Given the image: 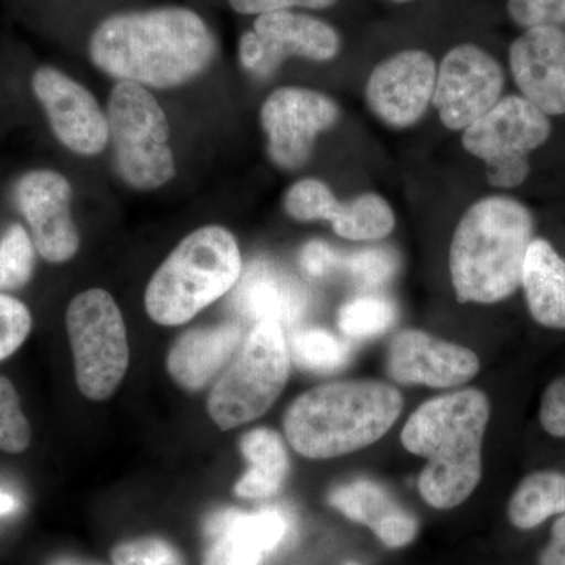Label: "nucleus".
Listing matches in <instances>:
<instances>
[{"label": "nucleus", "mask_w": 565, "mask_h": 565, "mask_svg": "<svg viewBox=\"0 0 565 565\" xmlns=\"http://www.w3.org/2000/svg\"><path fill=\"white\" fill-rule=\"evenodd\" d=\"M539 419L545 433L565 438V375L546 386L541 401Z\"/></svg>", "instance_id": "72a5a7b5"}, {"label": "nucleus", "mask_w": 565, "mask_h": 565, "mask_svg": "<svg viewBox=\"0 0 565 565\" xmlns=\"http://www.w3.org/2000/svg\"><path fill=\"white\" fill-rule=\"evenodd\" d=\"M241 451L250 467L234 489L237 497L262 500L277 493L289 468L280 435L269 429L252 430L241 440Z\"/></svg>", "instance_id": "b1692460"}, {"label": "nucleus", "mask_w": 565, "mask_h": 565, "mask_svg": "<svg viewBox=\"0 0 565 565\" xmlns=\"http://www.w3.org/2000/svg\"><path fill=\"white\" fill-rule=\"evenodd\" d=\"M285 211L297 222L327 221L348 241L384 239L393 233L396 217L377 193H363L348 203L338 202L326 182L305 178L294 182L285 195Z\"/></svg>", "instance_id": "4468645a"}, {"label": "nucleus", "mask_w": 565, "mask_h": 565, "mask_svg": "<svg viewBox=\"0 0 565 565\" xmlns=\"http://www.w3.org/2000/svg\"><path fill=\"white\" fill-rule=\"evenodd\" d=\"M557 514H565V475L557 471L526 476L509 501V520L519 530H533Z\"/></svg>", "instance_id": "393cba45"}, {"label": "nucleus", "mask_w": 565, "mask_h": 565, "mask_svg": "<svg viewBox=\"0 0 565 565\" xmlns=\"http://www.w3.org/2000/svg\"><path fill=\"white\" fill-rule=\"evenodd\" d=\"M340 107L330 96L310 88L282 87L262 107L267 154L281 170L302 169L313 154L319 134L340 120Z\"/></svg>", "instance_id": "9d476101"}, {"label": "nucleus", "mask_w": 565, "mask_h": 565, "mask_svg": "<svg viewBox=\"0 0 565 565\" xmlns=\"http://www.w3.org/2000/svg\"><path fill=\"white\" fill-rule=\"evenodd\" d=\"M114 565H184V561L169 542L143 537L125 542L111 553Z\"/></svg>", "instance_id": "7c9ffc66"}, {"label": "nucleus", "mask_w": 565, "mask_h": 565, "mask_svg": "<svg viewBox=\"0 0 565 565\" xmlns=\"http://www.w3.org/2000/svg\"><path fill=\"white\" fill-rule=\"evenodd\" d=\"M403 396L384 382L318 386L294 401L285 415L289 444L308 459H333L375 444L399 418Z\"/></svg>", "instance_id": "20e7f679"}, {"label": "nucleus", "mask_w": 565, "mask_h": 565, "mask_svg": "<svg viewBox=\"0 0 565 565\" xmlns=\"http://www.w3.org/2000/svg\"><path fill=\"white\" fill-rule=\"evenodd\" d=\"M508 13L523 29L565 24V0H508Z\"/></svg>", "instance_id": "473e14b6"}, {"label": "nucleus", "mask_w": 565, "mask_h": 565, "mask_svg": "<svg viewBox=\"0 0 565 565\" xmlns=\"http://www.w3.org/2000/svg\"><path fill=\"white\" fill-rule=\"evenodd\" d=\"M32 330L29 308L14 297L0 294V362L13 355Z\"/></svg>", "instance_id": "2f4dec72"}, {"label": "nucleus", "mask_w": 565, "mask_h": 565, "mask_svg": "<svg viewBox=\"0 0 565 565\" xmlns=\"http://www.w3.org/2000/svg\"><path fill=\"white\" fill-rule=\"evenodd\" d=\"M18 500L14 494L9 492H2L0 490V516H6L11 514V512L17 511Z\"/></svg>", "instance_id": "4c0bfd02"}, {"label": "nucleus", "mask_w": 565, "mask_h": 565, "mask_svg": "<svg viewBox=\"0 0 565 565\" xmlns=\"http://www.w3.org/2000/svg\"><path fill=\"white\" fill-rule=\"evenodd\" d=\"M490 419L484 393L470 388L424 403L405 423L401 440L423 457V500L435 509H452L475 492L482 476V441Z\"/></svg>", "instance_id": "f03ea898"}, {"label": "nucleus", "mask_w": 565, "mask_h": 565, "mask_svg": "<svg viewBox=\"0 0 565 565\" xmlns=\"http://www.w3.org/2000/svg\"><path fill=\"white\" fill-rule=\"evenodd\" d=\"M392 2H394V3H408V2H414V0H392Z\"/></svg>", "instance_id": "ea45409f"}, {"label": "nucleus", "mask_w": 565, "mask_h": 565, "mask_svg": "<svg viewBox=\"0 0 565 565\" xmlns=\"http://www.w3.org/2000/svg\"><path fill=\"white\" fill-rule=\"evenodd\" d=\"M533 214L511 196H486L465 212L452 236L449 270L457 299L490 305L522 286Z\"/></svg>", "instance_id": "7ed1b4c3"}, {"label": "nucleus", "mask_w": 565, "mask_h": 565, "mask_svg": "<svg viewBox=\"0 0 565 565\" xmlns=\"http://www.w3.org/2000/svg\"><path fill=\"white\" fill-rule=\"evenodd\" d=\"M14 195L40 255L54 264L70 262L81 245L76 223L71 217L70 181L54 170H33L18 182Z\"/></svg>", "instance_id": "2eb2a0df"}, {"label": "nucleus", "mask_w": 565, "mask_h": 565, "mask_svg": "<svg viewBox=\"0 0 565 565\" xmlns=\"http://www.w3.org/2000/svg\"><path fill=\"white\" fill-rule=\"evenodd\" d=\"M527 310L546 329L565 330V259L545 239H533L522 278Z\"/></svg>", "instance_id": "5701e85b"}, {"label": "nucleus", "mask_w": 565, "mask_h": 565, "mask_svg": "<svg viewBox=\"0 0 565 565\" xmlns=\"http://www.w3.org/2000/svg\"><path fill=\"white\" fill-rule=\"evenodd\" d=\"M51 565H99V564L85 563V561L68 559V557H65V559H57V561H55V563H52Z\"/></svg>", "instance_id": "58836bf2"}, {"label": "nucleus", "mask_w": 565, "mask_h": 565, "mask_svg": "<svg viewBox=\"0 0 565 565\" xmlns=\"http://www.w3.org/2000/svg\"><path fill=\"white\" fill-rule=\"evenodd\" d=\"M386 371L399 384L451 388L479 373V359L462 345L419 330H404L390 344Z\"/></svg>", "instance_id": "f3484780"}, {"label": "nucleus", "mask_w": 565, "mask_h": 565, "mask_svg": "<svg viewBox=\"0 0 565 565\" xmlns=\"http://www.w3.org/2000/svg\"><path fill=\"white\" fill-rule=\"evenodd\" d=\"M291 520L280 508L226 509L207 520L203 565H263L288 537Z\"/></svg>", "instance_id": "dca6fc26"}, {"label": "nucleus", "mask_w": 565, "mask_h": 565, "mask_svg": "<svg viewBox=\"0 0 565 565\" xmlns=\"http://www.w3.org/2000/svg\"><path fill=\"white\" fill-rule=\"evenodd\" d=\"M548 115L523 96H505L463 131L467 152L486 162L493 188H519L530 174V156L548 140Z\"/></svg>", "instance_id": "1a4fd4ad"}, {"label": "nucleus", "mask_w": 565, "mask_h": 565, "mask_svg": "<svg viewBox=\"0 0 565 565\" xmlns=\"http://www.w3.org/2000/svg\"><path fill=\"white\" fill-rule=\"evenodd\" d=\"M399 259L392 248H366L343 259V267L353 280L367 288H377L392 280Z\"/></svg>", "instance_id": "c756f323"}, {"label": "nucleus", "mask_w": 565, "mask_h": 565, "mask_svg": "<svg viewBox=\"0 0 565 565\" xmlns=\"http://www.w3.org/2000/svg\"><path fill=\"white\" fill-rule=\"evenodd\" d=\"M541 565H565V514L556 520L552 530V541L542 552Z\"/></svg>", "instance_id": "c9c22d12"}, {"label": "nucleus", "mask_w": 565, "mask_h": 565, "mask_svg": "<svg viewBox=\"0 0 565 565\" xmlns=\"http://www.w3.org/2000/svg\"><path fill=\"white\" fill-rule=\"evenodd\" d=\"M338 0H277L278 9H308V10H326L333 7Z\"/></svg>", "instance_id": "e433bc0d"}, {"label": "nucleus", "mask_w": 565, "mask_h": 565, "mask_svg": "<svg viewBox=\"0 0 565 565\" xmlns=\"http://www.w3.org/2000/svg\"><path fill=\"white\" fill-rule=\"evenodd\" d=\"M264 51L258 77H267L288 57L330 62L340 54L341 36L329 22L292 10L262 14L253 24Z\"/></svg>", "instance_id": "6ab92c4d"}, {"label": "nucleus", "mask_w": 565, "mask_h": 565, "mask_svg": "<svg viewBox=\"0 0 565 565\" xmlns=\"http://www.w3.org/2000/svg\"><path fill=\"white\" fill-rule=\"evenodd\" d=\"M31 444V426L22 414L20 397L9 379L0 375V449L11 455Z\"/></svg>", "instance_id": "c85d7f7f"}, {"label": "nucleus", "mask_w": 565, "mask_h": 565, "mask_svg": "<svg viewBox=\"0 0 565 565\" xmlns=\"http://www.w3.org/2000/svg\"><path fill=\"white\" fill-rule=\"evenodd\" d=\"M24 226L13 225L0 241V292L22 288L32 278L35 248Z\"/></svg>", "instance_id": "cd10ccee"}, {"label": "nucleus", "mask_w": 565, "mask_h": 565, "mask_svg": "<svg viewBox=\"0 0 565 565\" xmlns=\"http://www.w3.org/2000/svg\"><path fill=\"white\" fill-rule=\"evenodd\" d=\"M241 341L243 330L237 323H223L182 334L167 360L169 373L182 388L191 392L203 388L232 359Z\"/></svg>", "instance_id": "4be33fe9"}, {"label": "nucleus", "mask_w": 565, "mask_h": 565, "mask_svg": "<svg viewBox=\"0 0 565 565\" xmlns=\"http://www.w3.org/2000/svg\"><path fill=\"white\" fill-rule=\"evenodd\" d=\"M344 565H362V564H359V563H348V564H344Z\"/></svg>", "instance_id": "a19ab883"}, {"label": "nucleus", "mask_w": 565, "mask_h": 565, "mask_svg": "<svg viewBox=\"0 0 565 565\" xmlns=\"http://www.w3.org/2000/svg\"><path fill=\"white\" fill-rule=\"evenodd\" d=\"M330 505L370 527L382 544L403 548L418 534V522L393 500L384 487L366 479L337 487L329 497Z\"/></svg>", "instance_id": "412c9836"}, {"label": "nucleus", "mask_w": 565, "mask_h": 565, "mask_svg": "<svg viewBox=\"0 0 565 565\" xmlns=\"http://www.w3.org/2000/svg\"><path fill=\"white\" fill-rule=\"evenodd\" d=\"M396 305L381 296H362L340 308L338 327L345 337L367 340L392 329L396 322Z\"/></svg>", "instance_id": "bb28decb"}, {"label": "nucleus", "mask_w": 565, "mask_h": 565, "mask_svg": "<svg viewBox=\"0 0 565 565\" xmlns=\"http://www.w3.org/2000/svg\"><path fill=\"white\" fill-rule=\"evenodd\" d=\"M509 65L523 98L545 115L565 114L563 29H527L511 44Z\"/></svg>", "instance_id": "a211bd4d"}, {"label": "nucleus", "mask_w": 565, "mask_h": 565, "mask_svg": "<svg viewBox=\"0 0 565 565\" xmlns=\"http://www.w3.org/2000/svg\"><path fill=\"white\" fill-rule=\"evenodd\" d=\"M243 274L239 245L228 230L207 225L185 236L145 292L152 321L181 326L232 291Z\"/></svg>", "instance_id": "39448f33"}, {"label": "nucleus", "mask_w": 565, "mask_h": 565, "mask_svg": "<svg viewBox=\"0 0 565 565\" xmlns=\"http://www.w3.org/2000/svg\"><path fill=\"white\" fill-rule=\"evenodd\" d=\"M437 70L429 52H396L370 74L364 88L367 107L388 128H411L433 103Z\"/></svg>", "instance_id": "f8f14e48"}, {"label": "nucleus", "mask_w": 565, "mask_h": 565, "mask_svg": "<svg viewBox=\"0 0 565 565\" xmlns=\"http://www.w3.org/2000/svg\"><path fill=\"white\" fill-rule=\"evenodd\" d=\"M285 329L275 322L253 327L207 399L211 418L223 430L266 414L280 396L289 374Z\"/></svg>", "instance_id": "423d86ee"}, {"label": "nucleus", "mask_w": 565, "mask_h": 565, "mask_svg": "<svg viewBox=\"0 0 565 565\" xmlns=\"http://www.w3.org/2000/svg\"><path fill=\"white\" fill-rule=\"evenodd\" d=\"M503 88L497 58L478 44H459L438 66L433 104L446 128L465 131L500 102Z\"/></svg>", "instance_id": "9b49d317"}, {"label": "nucleus", "mask_w": 565, "mask_h": 565, "mask_svg": "<svg viewBox=\"0 0 565 565\" xmlns=\"http://www.w3.org/2000/svg\"><path fill=\"white\" fill-rule=\"evenodd\" d=\"M35 93L55 137L70 151L79 156H96L109 141L107 114L95 96L54 66H41L32 76Z\"/></svg>", "instance_id": "ddd939ff"}, {"label": "nucleus", "mask_w": 565, "mask_h": 565, "mask_svg": "<svg viewBox=\"0 0 565 565\" xmlns=\"http://www.w3.org/2000/svg\"><path fill=\"white\" fill-rule=\"evenodd\" d=\"M232 305L243 318L255 323L294 326L303 318L308 297L296 278L267 259H256L234 286Z\"/></svg>", "instance_id": "aec40b11"}, {"label": "nucleus", "mask_w": 565, "mask_h": 565, "mask_svg": "<svg viewBox=\"0 0 565 565\" xmlns=\"http://www.w3.org/2000/svg\"><path fill=\"white\" fill-rule=\"evenodd\" d=\"M288 345L294 363L310 373H338L351 360L349 344L322 329L297 330Z\"/></svg>", "instance_id": "a878e982"}, {"label": "nucleus", "mask_w": 565, "mask_h": 565, "mask_svg": "<svg viewBox=\"0 0 565 565\" xmlns=\"http://www.w3.org/2000/svg\"><path fill=\"white\" fill-rule=\"evenodd\" d=\"M344 256L323 241H310L300 250L299 262L302 269L311 277L322 278L343 267Z\"/></svg>", "instance_id": "f704fd0d"}, {"label": "nucleus", "mask_w": 565, "mask_h": 565, "mask_svg": "<svg viewBox=\"0 0 565 565\" xmlns=\"http://www.w3.org/2000/svg\"><path fill=\"white\" fill-rule=\"evenodd\" d=\"M109 136L122 180L137 191H156L177 173L170 122L147 87L118 82L107 102Z\"/></svg>", "instance_id": "0eeeda50"}, {"label": "nucleus", "mask_w": 565, "mask_h": 565, "mask_svg": "<svg viewBox=\"0 0 565 565\" xmlns=\"http://www.w3.org/2000/svg\"><path fill=\"white\" fill-rule=\"evenodd\" d=\"M88 52L93 65L111 79L174 88L210 68L217 43L195 11L163 7L106 18L93 32Z\"/></svg>", "instance_id": "f257e3e1"}, {"label": "nucleus", "mask_w": 565, "mask_h": 565, "mask_svg": "<svg viewBox=\"0 0 565 565\" xmlns=\"http://www.w3.org/2000/svg\"><path fill=\"white\" fill-rule=\"evenodd\" d=\"M66 329L81 393L88 399H107L120 385L129 363L120 308L104 289H88L71 300Z\"/></svg>", "instance_id": "6e6552de"}]
</instances>
